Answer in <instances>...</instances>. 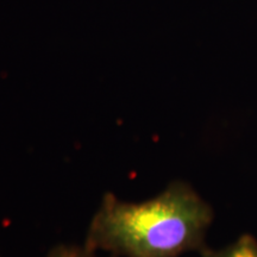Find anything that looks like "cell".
Instances as JSON below:
<instances>
[{"mask_svg": "<svg viewBox=\"0 0 257 257\" xmlns=\"http://www.w3.org/2000/svg\"><path fill=\"white\" fill-rule=\"evenodd\" d=\"M202 257H257V239L251 234H242L224 248L204 250Z\"/></svg>", "mask_w": 257, "mask_h": 257, "instance_id": "obj_2", "label": "cell"}, {"mask_svg": "<svg viewBox=\"0 0 257 257\" xmlns=\"http://www.w3.org/2000/svg\"><path fill=\"white\" fill-rule=\"evenodd\" d=\"M47 257H98L96 251L89 249L85 244H60L53 248Z\"/></svg>", "mask_w": 257, "mask_h": 257, "instance_id": "obj_3", "label": "cell"}, {"mask_svg": "<svg viewBox=\"0 0 257 257\" xmlns=\"http://www.w3.org/2000/svg\"><path fill=\"white\" fill-rule=\"evenodd\" d=\"M212 219L210 205L184 182L140 202L106 193L83 244L119 257H179L200 248Z\"/></svg>", "mask_w": 257, "mask_h": 257, "instance_id": "obj_1", "label": "cell"}]
</instances>
